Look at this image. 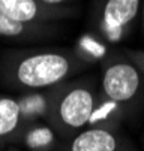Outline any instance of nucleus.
Instances as JSON below:
<instances>
[{"label": "nucleus", "instance_id": "nucleus-5", "mask_svg": "<svg viewBox=\"0 0 144 151\" xmlns=\"http://www.w3.org/2000/svg\"><path fill=\"white\" fill-rule=\"evenodd\" d=\"M0 12L24 23H63L75 18L80 8L72 6H51L41 0H0Z\"/></svg>", "mask_w": 144, "mask_h": 151}, {"label": "nucleus", "instance_id": "nucleus-3", "mask_svg": "<svg viewBox=\"0 0 144 151\" xmlns=\"http://www.w3.org/2000/svg\"><path fill=\"white\" fill-rule=\"evenodd\" d=\"M99 66L101 93L125 106L132 117L137 115L144 102V76L140 69L117 48Z\"/></svg>", "mask_w": 144, "mask_h": 151}, {"label": "nucleus", "instance_id": "nucleus-9", "mask_svg": "<svg viewBox=\"0 0 144 151\" xmlns=\"http://www.w3.org/2000/svg\"><path fill=\"white\" fill-rule=\"evenodd\" d=\"M131 118H134V117L125 106H122L119 102L107 97L105 94L99 93L96 105H95L92 115L89 118L87 127L122 132L125 123L129 121Z\"/></svg>", "mask_w": 144, "mask_h": 151}, {"label": "nucleus", "instance_id": "nucleus-13", "mask_svg": "<svg viewBox=\"0 0 144 151\" xmlns=\"http://www.w3.org/2000/svg\"><path fill=\"white\" fill-rule=\"evenodd\" d=\"M144 76V50H123Z\"/></svg>", "mask_w": 144, "mask_h": 151}, {"label": "nucleus", "instance_id": "nucleus-15", "mask_svg": "<svg viewBox=\"0 0 144 151\" xmlns=\"http://www.w3.org/2000/svg\"><path fill=\"white\" fill-rule=\"evenodd\" d=\"M140 18H141V26H143V32H144V0L141 3V14H140Z\"/></svg>", "mask_w": 144, "mask_h": 151}, {"label": "nucleus", "instance_id": "nucleus-1", "mask_svg": "<svg viewBox=\"0 0 144 151\" xmlns=\"http://www.w3.org/2000/svg\"><path fill=\"white\" fill-rule=\"evenodd\" d=\"M90 66L72 47H21L0 51V88L6 93L48 90Z\"/></svg>", "mask_w": 144, "mask_h": 151}, {"label": "nucleus", "instance_id": "nucleus-11", "mask_svg": "<svg viewBox=\"0 0 144 151\" xmlns=\"http://www.w3.org/2000/svg\"><path fill=\"white\" fill-rule=\"evenodd\" d=\"M72 48H74L75 54L92 68L95 64H101L113 52V50L116 47H111L101 36H98L96 33L89 30V32L81 33L77 37Z\"/></svg>", "mask_w": 144, "mask_h": 151}, {"label": "nucleus", "instance_id": "nucleus-6", "mask_svg": "<svg viewBox=\"0 0 144 151\" xmlns=\"http://www.w3.org/2000/svg\"><path fill=\"white\" fill-rule=\"evenodd\" d=\"M56 151H138L135 144L123 133L86 127L69 141L60 142Z\"/></svg>", "mask_w": 144, "mask_h": 151}, {"label": "nucleus", "instance_id": "nucleus-2", "mask_svg": "<svg viewBox=\"0 0 144 151\" xmlns=\"http://www.w3.org/2000/svg\"><path fill=\"white\" fill-rule=\"evenodd\" d=\"M99 93V76L93 73L78 75L51 88V108L45 121L60 142L69 141L87 127Z\"/></svg>", "mask_w": 144, "mask_h": 151}, {"label": "nucleus", "instance_id": "nucleus-8", "mask_svg": "<svg viewBox=\"0 0 144 151\" xmlns=\"http://www.w3.org/2000/svg\"><path fill=\"white\" fill-rule=\"evenodd\" d=\"M59 144V136L45 120L23 123L14 141V147L23 151H56Z\"/></svg>", "mask_w": 144, "mask_h": 151}, {"label": "nucleus", "instance_id": "nucleus-4", "mask_svg": "<svg viewBox=\"0 0 144 151\" xmlns=\"http://www.w3.org/2000/svg\"><path fill=\"white\" fill-rule=\"evenodd\" d=\"M143 0H93L89 14L90 32L116 47L134 32Z\"/></svg>", "mask_w": 144, "mask_h": 151}, {"label": "nucleus", "instance_id": "nucleus-16", "mask_svg": "<svg viewBox=\"0 0 144 151\" xmlns=\"http://www.w3.org/2000/svg\"><path fill=\"white\" fill-rule=\"evenodd\" d=\"M6 151H23V150H20L18 147H14V145H11V147H8V148H6Z\"/></svg>", "mask_w": 144, "mask_h": 151}, {"label": "nucleus", "instance_id": "nucleus-10", "mask_svg": "<svg viewBox=\"0 0 144 151\" xmlns=\"http://www.w3.org/2000/svg\"><path fill=\"white\" fill-rule=\"evenodd\" d=\"M23 126L17 96L0 90V151H6Z\"/></svg>", "mask_w": 144, "mask_h": 151}, {"label": "nucleus", "instance_id": "nucleus-7", "mask_svg": "<svg viewBox=\"0 0 144 151\" xmlns=\"http://www.w3.org/2000/svg\"><path fill=\"white\" fill-rule=\"evenodd\" d=\"M65 32L60 23H24L0 12V39L15 44H41L59 37Z\"/></svg>", "mask_w": 144, "mask_h": 151}, {"label": "nucleus", "instance_id": "nucleus-12", "mask_svg": "<svg viewBox=\"0 0 144 151\" xmlns=\"http://www.w3.org/2000/svg\"><path fill=\"white\" fill-rule=\"evenodd\" d=\"M17 102L23 123L47 120L51 108V88L20 93Z\"/></svg>", "mask_w": 144, "mask_h": 151}, {"label": "nucleus", "instance_id": "nucleus-14", "mask_svg": "<svg viewBox=\"0 0 144 151\" xmlns=\"http://www.w3.org/2000/svg\"><path fill=\"white\" fill-rule=\"evenodd\" d=\"M41 2L51 6H72L77 0H41Z\"/></svg>", "mask_w": 144, "mask_h": 151}]
</instances>
